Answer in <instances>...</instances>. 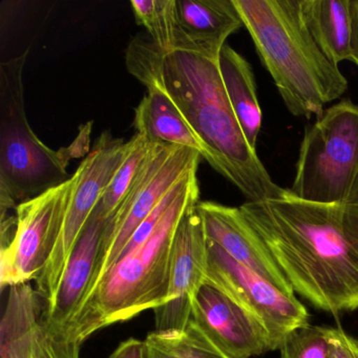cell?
Masks as SVG:
<instances>
[{"label":"cell","instance_id":"cell-18","mask_svg":"<svg viewBox=\"0 0 358 358\" xmlns=\"http://www.w3.org/2000/svg\"><path fill=\"white\" fill-rule=\"evenodd\" d=\"M219 68L228 100L241 129L250 148L257 150L263 114L252 68L240 53L228 45H224L220 53Z\"/></svg>","mask_w":358,"mask_h":358},{"label":"cell","instance_id":"cell-9","mask_svg":"<svg viewBox=\"0 0 358 358\" xmlns=\"http://www.w3.org/2000/svg\"><path fill=\"white\" fill-rule=\"evenodd\" d=\"M127 148V141L117 139L106 131L98 138L93 150L73 173L74 188L59 240L43 273L35 280L37 294L43 301V305L55 295L69 259L104 190L122 163Z\"/></svg>","mask_w":358,"mask_h":358},{"label":"cell","instance_id":"cell-6","mask_svg":"<svg viewBox=\"0 0 358 358\" xmlns=\"http://www.w3.org/2000/svg\"><path fill=\"white\" fill-rule=\"evenodd\" d=\"M357 177L358 104L345 99L306 127L288 192L310 202H347Z\"/></svg>","mask_w":358,"mask_h":358},{"label":"cell","instance_id":"cell-8","mask_svg":"<svg viewBox=\"0 0 358 358\" xmlns=\"http://www.w3.org/2000/svg\"><path fill=\"white\" fill-rule=\"evenodd\" d=\"M201 159L202 156L198 152L186 146H152L131 192L108 220L95 284L117 263L134 232L152 215L169 192L186 176L198 171Z\"/></svg>","mask_w":358,"mask_h":358},{"label":"cell","instance_id":"cell-20","mask_svg":"<svg viewBox=\"0 0 358 358\" xmlns=\"http://www.w3.org/2000/svg\"><path fill=\"white\" fill-rule=\"evenodd\" d=\"M144 343L148 358H229L192 320L182 330H155Z\"/></svg>","mask_w":358,"mask_h":358},{"label":"cell","instance_id":"cell-4","mask_svg":"<svg viewBox=\"0 0 358 358\" xmlns=\"http://www.w3.org/2000/svg\"><path fill=\"white\" fill-rule=\"evenodd\" d=\"M196 173L184 180L152 234L96 282L66 329L71 338L83 343L97 331L166 303L176 230L186 211L200 201Z\"/></svg>","mask_w":358,"mask_h":358},{"label":"cell","instance_id":"cell-14","mask_svg":"<svg viewBox=\"0 0 358 358\" xmlns=\"http://www.w3.org/2000/svg\"><path fill=\"white\" fill-rule=\"evenodd\" d=\"M196 209L204 222L207 240L221 247L234 261L259 274L282 292L294 295L286 276L240 207L199 201Z\"/></svg>","mask_w":358,"mask_h":358},{"label":"cell","instance_id":"cell-24","mask_svg":"<svg viewBox=\"0 0 358 358\" xmlns=\"http://www.w3.org/2000/svg\"><path fill=\"white\" fill-rule=\"evenodd\" d=\"M330 354L329 358H358V339L341 328L328 329Z\"/></svg>","mask_w":358,"mask_h":358},{"label":"cell","instance_id":"cell-3","mask_svg":"<svg viewBox=\"0 0 358 358\" xmlns=\"http://www.w3.org/2000/svg\"><path fill=\"white\" fill-rule=\"evenodd\" d=\"M232 1L293 116L318 118L327 104L347 92V78L310 35L299 0Z\"/></svg>","mask_w":358,"mask_h":358},{"label":"cell","instance_id":"cell-12","mask_svg":"<svg viewBox=\"0 0 358 358\" xmlns=\"http://www.w3.org/2000/svg\"><path fill=\"white\" fill-rule=\"evenodd\" d=\"M43 303L29 284L10 288L0 324V358H79L83 343L41 322Z\"/></svg>","mask_w":358,"mask_h":358},{"label":"cell","instance_id":"cell-22","mask_svg":"<svg viewBox=\"0 0 358 358\" xmlns=\"http://www.w3.org/2000/svg\"><path fill=\"white\" fill-rule=\"evenodd\" d=\"M131 6L136 20L145 28L155 45L165 52L176 51L175 0H133Z\"/></svg>","mask_w":358,"mask_h":358},{"label":"cell","instance_id":"cell-5","mask_svg":"<svg viewBox=\"0 0 358 358\" xmlns=\"http://www.w3.org/2000/svg\"><path fill=\"white\" fill-rule=\"evenodd\" d=\"M29 50L0 64V213L70 179L71 152L52 150L33 131L24 106V70Z\"/></svg>","mask_w":358,"mask_h":358},{"label":"cell","instance_id":"cell-26","mask_svg":"<svg viewBox=\"0 0 358 358\" xmlns=\"http://www.w3.org/2000/svg\"><path fill=\"white\" fill-rule=\"evenodd\" d=\"M353 39H352L351 62L358 68V0H351Z\"/></svg>","mask_w":358,"mask_h":358},{"label":"cell","instance_id":"cell-25","mask_svg":"<svg viewBox=\"0 0 358 358\" xmlns=\"http://www.w3.org/2000/svg\"><path fill=\"white\" fill-rule=\"evenodd\" d=\"M110 358H148L145 343L137 338L127 339L115 349Z\"/></svg>","mask_w":358,"mask_h":358},{"label":"cell","instance_id":"cell-11","mask_svg":"<svg viewBox=\"0 0 358 358\" xmlns=\"http://www.w3.org/2000/svg\"><path fill=\"white\" fill-rule=\"evenodd\" d=\"M196 204L186 211L176 230L169 270V297L164 305L154 310L158 331L185 328L192 320L194 299L201 287L206 282L208 241Z\"/></svg>","mask_w":358,"mask_h":358},{"label":"cell","instance_id":"cell-2","mask_svg":"<svg viewBox=\"0 0 358 358\" xmlns=\"http://www.w3.org/2000/svg\"><path fill=\"white\" fill-rule=\"evenodd\" d=\"M125 62L146 89L161 92L175 103L204 146L205 160L247 202L284 196L286 189L272 180L245 138L224 87L219 59L165 52L150 36L140 34L127 47Z\"/></svg>","mask_w":358,"mask_h":358},{"label":"cell","instance_id":"cell-21","mask_svg":"<svg viewBox=\"0 0 358 358\" xmlns=\"http://www.w3.org/2000/svg\"><path fill=\"white\" fill-rule=\"evenodd\" d=\"M129 148L119 169L115 173L112 181L104 190L95 211L100 217L108 221L118 207L122 204L125 196L129 194L137 181L144 163L155 143L148 141L145 137L135 134L127 141Z\"/></svg>","mask_w":358,"mask_h":358},{"label":"cell","instance_id":"cell-19","mask_svg":"<svg viewBox=\"0 0 358 358\" xmlns=\"http://www.w3.org/2000/svg\"><path fill=\"white\" fill-rule=\"evenodd\" d=\"M136 134L155 144L186 146L204 159L205 150L189 123L167 96L157 90H148L135 110Z\"/></svg>","mask_w":358,"mask_h":358},{"label":"cell","instance_id":"cell-27","mask_svg":"<svg viewBox=\"0 0 358 358\" xmlns=\"http://www.w3.org/2000/svg\"><path fill=\"white\" fill-rule=\"evenodd\" d=\"M347 202L350 203V204L358 205V177L356 179L355 183H354L351 192H350Z\"/></svg>","mask_w":358,"mask_h":358},{"label":"cell","instance_id":"cell-17","mask_svg":"<svg viewBox=\"0 0 358 358\" xmlns=\"http://www.w3.org/2000/svg\"><path fill=\"white\" fill-rule=\"evenodd\" d=\"M301 17L320 51L338 66L352 57L351 0H299Z\"/></svg>","mask_w":358,"mask_h":358},{"label":"cell","instance_id":"cell-1","mask_svg":"<svg viewBox=\"0 0 358 358\" xmlns=\"http://www.w3.org/2000/svg\"><path fill=\"white\" fill-rule=\"evenodd\" d=\"M241 211L294 292L333 315L358 309V205L291 196Z\"/></svg>","mask_w":358,"mask_h":358},{"label":"cell","instance_id":"cell-23","mask_svg":"<svg viewBox=\"0 0 358 358\" xmlns=\"http://www.w3.org/2000/svg\"><path fill=\"white\" fill-rule=\"evenodd\" d=\"M329 327H301L289 333L280 349V358H329Z\"/></svg>","mask_w":358,"mask_h":358},{"label":"cell","instance_id":"cell-7","mask_svg":"<svg viewBox=\"0 0 358 358\" xmlns=\"http://www.w3.org/2000/svg\"><path fill=\"white\" fill-rule=\"evenodd\" d=\"M74 176L57 187L16 207L14 217L1 221L0 285L20 286L36 280L59 240Z\"/></svg>","mask_w":358,"mask_h":358},{"label":"cell","instance_id":"cell-10","mask_svg":"<svg viewBox=\"0 0 358 358\" xmlns=\"http://www.w3.org/2000/svg\"><path fill=\"white\" fill-rule=\"evenodd\" d=\"M206 282L223 291L257 318L269 333L275 350L280 349L289 333L309 324L308 310L295 295L282 292L210 241Z\"/></svg>","mask_w":358,"mask_h":358},{"label":"cell","instance_id":"cell-16","mask_svg":"<svg viewBox=\"0 0 358 358\" xmlns=\"http://www.w3.org/2000/svg\"><path fill=\"white\" fill-rule=\"evenodd\" d=\"M177 18L176 51L219 59L230 35L242 20L232 0H175Z\"/></svg>","mask_w":358,"mask_h":358},{"label":"cell","instance_id":"cell-13","mask_svg":"<svg viewBox=\"0 0 358 358\" xmlns=\"http://www.w3.org/2000/svg\"><path fill=\"white\" fill-rule=\"evenodd\" d=\"M192 320L227 357L251 358L275 351L265 327L209 282L194 299Z\"/></svg>","mask_w":358,"mask_h":358},{"label":"cell","instance_id":"cell-15","mask_svg":"<svg viewBox=\"0 0 358 358\" xmlns=\"http://www.w3.org/2000/svg\"><path fill=\"white\" fill-rule=\"evenodd\" d=\"M106 223L94 210L69 259L55 295L43 305L41 320L49 328L66 332L91 292L101 262Z\"/></svg>","mask_w":358,"mask_h":358}]
</instances>
